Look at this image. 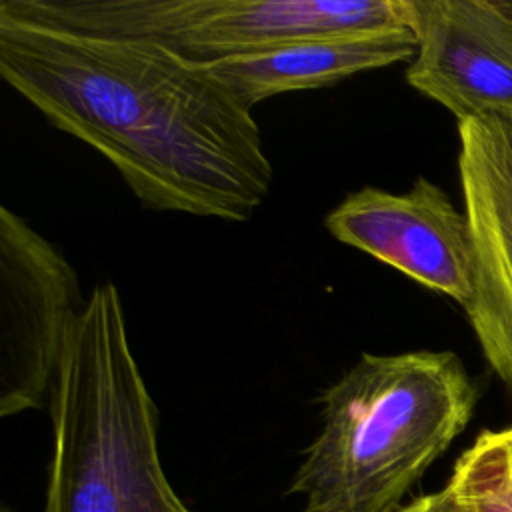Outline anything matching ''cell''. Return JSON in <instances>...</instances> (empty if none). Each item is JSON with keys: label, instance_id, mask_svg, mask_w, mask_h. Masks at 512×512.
I'll use <instances>...</instances> for the list:
<instances>
[{"label": "cell", "instance_id": "6da1fadb", "mask_svg": "<svg viewBox=\"0 0 512 512\" xmlns=\"http://www.w3.org/2000/svg\"><path fill=\"white\" fill-rule=\"evenodd\" d=\"M0 74L98 150L148 210L248 220L272 184L252 110L204 64L136 38L0 14Z\"/></svg>", "mask_w": 512, "mask_h": 512}, {"label": "cell", "instance_id": "7a4b0ae2", "mask_svg": "<svg viewBox=\"0 0 512 512\" xmlns=\"http://www.w3.org/2000/svg\"><path fill=\"white\" fill-rule=\"evenodd\" d=\"M478 392L450 352H364L322 394V430L290 492L304 512H392L472 418Z\"/></svg>", "mask_w": 512, "mask_h": 512}, {"label": "cell", "instance_id": "3957f363", "mask_svg": "<svg viewBox=\"0 0 512 512\" xmlns=\"http://www.w3.org/2000/svg\"><path fill=\"white\" fill-rule=\"evenodd\" d=\"M54 454L42 512H192L158 454V410L112 282L92 290L50 402Z\"/></svg>", "mask_w": 512, "mask_h": 512}, {"label": "cell", "instance_id": "277c9868", "mask_svg": "<svg viewBox=\"0 0 512 512\" xmlns=\"http://www.w3.org/2000/svg\"><path fill=\"white\" fill-rule=\"evenodd\" d=\"M0 14L150 40L194 64L316 36L410 26L406 0H2Z\"/></svg>", "mask_w": 512, "mask_h": 512}, {"label": "cell", "instance_id": "5b68a950", "mask_svg": "<svg viewBox=\"0 0 512 512\" xmlns=\"http://www.w3.org/2000/svg\"><path fill=\"white\" fill-rule=\"evenodd\" d=\"M66 256L0 208V416L48 406L86 308Z\"/></svg>", "mask_w": 512, "mask_h": 512}, {"label": "cell", "instance_id": "8992f818", "mask_svg": "<svg viewBox=\"0 0 512 512\" xmlns=\"http://www.w3.org/2000/svg\"><path fill=\"white\" fill-rule=\"evenodd\" d=\"M332 238L396 268L466 308L474 288L472 238L464 212L420 176L394 194L376 186L350 192L324 218Z\"/></svg>", "mask_w": 512, "mask_h": 512}, {"label": "cell", "instance_id": "52a82bcc", "mask_svg": "<svg viewBox=\"0 0 512 512\" xmlns=\"http://www.w3.org/2000/svg\"><path fill=\"white\" fill-rule=\"evenodd\" d=\"M458 134L474 258L464 310L486 360L512 390V112L458 122Z\"/></svg>", "mask_w": 512, "mask_h": 512}, {"label": "cell", "instance_id": "ba28073f", "mask_svg": "<svg viewBox=\"0 0 512 512\" xmlns=\"http://www.w3.org/2000/svg\"><path fill=\"white\" fill-rule=\"evenodd\" d=\"M406 82L458 122L512 112V18L494 0H406Z\"/></svg>", "mask_w": 512, "mask_h": 512}, {"label": "cell", "instance_id": "9c48e42d", "mask_svg": "<svg viewBox=\"0 0 512 512\" xmlns=\"http://www.w3.org/2000/svg\"><path fill=\"white\" fill-rule=\"evenodd\" d=\"M416 36L410 26L356 30L280 44L262 52L204 64L246 108L294 90L324 88L364 70L412 62Z\"/></svg>", "mask_w": 512, "mask_h": 512}, {"label": "cell", "instance_id": "30bf717a", "mask_svg": "<svg viewBox=\"0 0 512 512\" xmlns=\"http://www.w3.org/2000/svg\"><path fill=\"white\" fill-rule=\"evenodd\" d=\"M446 486L456 512H512V424L478 434Z\"/></svg>", "mask_w": 512, "mask_h": 512}, {"label": "cell", "instance_id": "8fae6325", "mask_svg": "<svg viewBox=\"0 0 512 512\" xmlns=\"http://www.w3.org/2000/svg\"><path fill=\"white\" fill-rule=\"evenodd\" d=\"M392 512H456V504L448 486H444L442 490L418 496L412 502L402 504Z\"/></svg>", "mask_w": 512, "mask_h": 512}, {"label": "cell", "instance_id": "7c38bea8", "mask_svg": "<svg viewBox=\"0 0 512 512\" xmlns=\"http://www.w3.org/2000/svg\"><path fill=\"white\" fill-rule=\"evenodd\" d=\"M496 2V6L502 10V12H506L510 18H512V0H494Z\"/></svg>", "mask_w": 512, "mask_h": 512}]
</instances>
